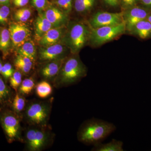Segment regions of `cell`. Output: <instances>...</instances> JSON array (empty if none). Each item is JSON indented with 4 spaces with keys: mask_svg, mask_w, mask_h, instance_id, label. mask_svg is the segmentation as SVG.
Returning a JSON list of instances; mask_svg holds the SVG:
<instances>
[{
    "mask_svg": "<svg viewBox=\"0 0 151 151\" xmlns=\"http://www.w3.org/2000/svg\"><path fill=\"white\" fill-rule=\"evenodd\" d=\"M116 129L113 123L93 118L81 124L77 133V138L85 145L94 146L102 142Z\"/></svg>",
    "mask_w": 151,
    "mask_h": 151,
    "instance_id": "1",
    "label": "cell"
},
{
    "mask_svg": "<svg viewBox=\"0 0 151 151\" xmlns=\"http://www.w3.org/2000/svg\"><path fill=\"white\" fill-rule=\"evenodd\" d=\"M35 87V80L34 78L32 77H29L25 78L22 81L17 92L23 96L28 95L31 93Z\"/></svg>",
    "mask_w": 151,
    "mask_h": 151,
    "instance_id": "25",
    "label": "cell"
},
{
    "mask_svg": "<svg viewBox=\"0 0 151 151\" xmlns=\"http://www.w3.org/2000/svg\"><path fill=\"white\" fill-rule=\"evenodd\" d=\"M53 139L47 127L30 126L25 132L23 140L27 150L40 151L49 146Z\"/></svg>",
    "mask_w": 151,
    "mask_h": 151,
    "instance_id": "5",
    "label": "cell"
},
{
    "mask_svg": "<svg viewBox=\"0 0 151 151\" xmlns=\"http://www.w3.org/2000/svg\"><path fill=\"white\" fill-rule=\"evenodd\" d=\"M67 46L60 43L55 44L43 47L39 51V58L42 61H49L56 60L65 59L67 58Z\"/></svg>",
    "mask_w": 151,
    "mask_h": 151,
    "instance_id": "10",
    "label": "cell"
},
{
    "mask_svg": "<svg viewBox=\"0 0 151 151\" xmlns=\"http://www.w3.org/2000/svg\"><path fill=\"white\" fill-rule=\"evenodd\" d=\"M130 32L142 39H146L150 38L151 23L147 19L141 21L135 25Z\"/></svg>",
    "mask_w": 151,
    "mask_h": 151,
    "instance_id": "17",
    "label": "cell"
},
{
    "mask_svg": "<svg viewBox=\"0 0 151 151\" xmlns=\"http://www.w3.org/2000/svg\"><path fill=\"white\" fill-rule=\"evenodd\" d=\"M97 0H74V7L78 13L87 14L92 12L97 4Z\"/></svg>",
    "mask_w": 151,
    "mask_h": 151,
    "instance_id": "20",
    "label": "cell"
},
{
    "mask_svg": "<svg viewBox=\"0 0 151 151\" xmlns=\"http://www.w3.org/2000/svg\"><path fill=\"white\" fill-rule=\"evenodd\" d=\"M106 6L111 8H116L120 6L121 0H103Z\"/></svg>",
    "mask_w": 151,
    "mask_h": 151,
    "instance_id": "33",
    "label": "cell"
},
{
    "mask_svg": "<svg viewBox=\"0 0 151 151\" xmlns=\"http://www.w3.org/2000/svg\"><path fill=\"white\" fill-rule=\"evenodd\" d=\"M32 14V11L27 8H23L17 10L14 16L17 21L24 22L30 18Z\"/></svg>",
    "mask_w": 151,
    "mask_h": 151,
    "instance_id": "26",
    "label": "cell"
},
{
    "mask_svg": "<svg viewBox=\"0 0 151 151\" xmlns=\"http://www.w3.org/2000/svg\"><path fill=\"white\" fill-rule=\"evenodd\" d=\"M15 70L9 63H6L3 65L1 73L6 80H8L13 74Z\"/></svg>",
    "mask_w": 151,
    "mask_h": 151,
    "instance_id": "29",
    "label": "cell"
},
{
    "mask_svg": "<svg viewBox=\"0 0 151 151\" xmlns=\"http://www.w3.org/2000/svg\"><path fill=\"white\" fill-rule=\"evenodd\" d=\"M139 5L151 11V0H139Z\"/></svg>",
    "mask_w": 151,
    "mask_h": 151,
    "instance_id": "34",
    "label": "cell"
},
{
    "mask_svg": "<svg viewBox=\"0 0 151 151\" xmlns=\"http://www.w3.org/2000/svg\"><path fill=\"white\" fill-rule=\"evenodd\" d=\"M22 81V74L19 70H15L13 75L9 78L10 85L11 88L17 92L19 86L21 84Z\"/></svg>",
    "mask_w": 151,
    "mask_h": 151,
    "instance_id": "27",
    "label": "cell"
},
{
    "mask_svg": "<svg viewBox=\"0 0 151 151\" xmlns=\"http://www.w3.org/2000/svg\"><path fill=\"white\" fill-rule=\"evenodd\" d=\"M42 12H40L35 22V35L36 38L38 40L45 33L53 28Z\"/></svg>",
    "mask_w": 151,
    "mask_h": 151,
    "instance_id": "16",
    "label": "cell"
},
{
    "mask_svg": "<svg viewBox=\"0 0 151 151\" xmlns=\"http://www.w3.org/2000/svg\"><path fill=\"white\" fill-rule=\"evenodd\" d=\"M29 0H13L14 5L16 6L22 7L27 5Z\"/></svg>",
    "mask_w": 151,
    "mask_h": 151,
    "instance_id": "35",
    "label": "cell"
},
{
    "mask_svg": "<svg viewBox=\"0 0 151 151\" xmlns=\"http://www.w3.org/2000/svg\"><path fill=\"white\" fill-rule=\"evenodd\" d=\"M11 41L9 29H4L2 30L0 33V50L2 52L5 56L8 54Z\"/></svg>",
    "mask_w": 151,
    "mask_h": 151,
    "instance_id": "24",
    "label": "cell"
},
{
    "mask_svg": "<svg viewBox=\"0 0 151 151\" xmlns=\"http://www.w3.org/2000/svg\"><path fill=\"white\" fill-rule=\"evenodd\" d=\"M3 65L2 64V63L1 62V60H0V73H1V70L2 67Z\"/></svg>",
    "mask_w": 151,
    "mask_h": 151,
    "instance_id": "38",
    "label": "cell"
},
{
    "mask_svg": "<svg viewBox=\"0 0 151 151\" xmlns=\"http://www.w3.org/2000/svg\"><path fill=\"white\" fill-rule=\"evenodd\" d=\"M147 19L150 23L151 24V12L150 14L147 17Z\"/></svg>",
    "mask_w": 151,
    "mask_h": 151,
    "instance_id": "37",
    "label": "cell"
},
{
    "mask_svg": "<svg viewBox=\"0 0 151 151\" xmlns=\"http://www.w3.org/2000/svg\"><path fill=\"white\" fill-rule=\"evenodd\" d=\"M64 60L58 75L54 81L57 88L66 87L77 83L86 76L87 68L77 54Z\"/></svg>",
    "mask_w": 151,
    "mask_h": 151,
    "instance_id": "2",
    "label": "cell"
},
{
    "mask_svg": "<svg viewBox=\"0 0 151 151\" xmlns=\"http://www.w3.org/2000/svg\"><path fill=\"white\" fill-rule=\"evenodd\" d=\"M91 27L83 23L76 22L69 26L65 37V45L71 53L77 54L89 42Z\"/></svg>",
    "mask_w": 151,
    "mask_h": 151,
    "instance_id": "4",
    "label": "cell"
},
{
    "mask_svg": "<svg viewBox=\"0 0 151 151\" xmlns=\"http://www.w3.org/2000/svg\"><path fill=\"white\" fill-rule=\"evenodd\" d=\"M126 31L125 22L116 25L92 28L89 42L94 46H98L111 41Z\"/></svg>",
    "mask_w": 151,
    "mask_h": 151,
    "instance_id": "7",
    "label": "cell"
},
{
    "mask_svg": "<svg viewBox=\"0 0 151 151\" xmlns=\"http://www.w3.org/2000/svg\"><path fill=\"white\" fill-rule=\"evenodd\" d=\"M11 107L14 113L21 117L22 112L24 111L26 107V100L24 96L17 92L14 96Z\"/></svg>",
    "mask_w": 151,
    "mask_h": 151,
    "instance_id": "22",
    "label": "cell"
},
{
    "mask_svg": "<svg viewBox=\"0 0 151 151\" xmlns=\"http://www.w3.org/2000/svg\"><path fill=\"white\" fill-rule=\"evenodd\" d=\"M123 142L122 141L113 139L110 142L106 144L99 143L95 145L91 151H124Z\"/></svg>",
    "mask_w": 151,
    "mask_h": 151,
    "instance_id": "19",
    "label": "cell"
},
{
    "mask_svg": "<svg viewBox=\"0 0 151 151\" xmlns=\"http://www.w3.org/2000/svg\"><path fill=\"white\" fill-rule=\"evenodd\" d=\"M21 116L8 108L0 111V124L9 143L22 142Z\"/></svg>",
    "mask_w": 151,
    "mask_h": 151,
    "instance_id": "6",
    "label": "cell"
},
{
    "mask_svg": "<svg viewBox=\"0 0 151 151\" xmlns=\"http://www.w3.org/2000/svg\"><path fill=\"white\" fill-rule=\"evenodd\" d=\"M10 13L9 6L3 5L0 7V23L5 24L8 21Z\"/></svg>",
    "mask_w": 151,
    "mask_h": 151,
    "instance_id": "30",
    "label": "cell"
},
{
    "mask_svg": "<svg viewBox=\"0 0 151 151\" xmlns=\"http://www.w3.org/2000/svg\"><path fill=\"white\" fill-rule=\"evenodd\" d=\"M9 30L11 41L15 47H19L26 42L30 40L31 32L29 29L21 23L11 24Z\"/></svg>",
    "mask_w": 151,
    "mask_h": 151,
    "instance_id": "11",
    "label": "cell"
},
{
    "mask_svg": "<svg viewBox=\"0 0 151 151\" xmlns=\"http://www.w3.org/2000/svg\"><path fill=\"white\" fill-rule=\"evenodd\" d=\"M35 92L38 97L45 99L49 97L52 93L51 85L47 81L40 82L35 86Z\"/></svg>",
    "mask_w": 151,
    "mask_h": 151,
    "instance_id": "23",
    "label": "cell"
},
{
    "mask_svg": "<svg viewBox=\"0 0 151 151\" xmlns=\"http://www.w3.org/2000/svg\"><path fill=\"white\" fill-rule=\"evenodd\" d=\"M14 96L11 87L0 76V111L11 106Z\"/></svg>",
    "mask_w": 151,
    "mask_h": 151,
    "instance_id": "15",
    "label": "cell"
},
{
    "mask_svg": "<svg viewBox=\"0 0 151 151\" xmlns=\"http://www.w3.org/2000/svg\"><path fill=\"white\" fill-rule=\"evenodd\" d=\"M123 12L126 31L130 32L137 23L147 19L151 11L138 5Z\"/></svg>",
    "mask_w": 151,
    "mask_h": 151,
    "instance_id": "9",
    "label": "cell"
},
{
    "mask_svg": "<svg viewBox=\"0 0 151 151\" xmlns=\"http://www.w3.org/2000/svg\"><path fill=\"white\" fill-rule=\"evenodd\" d=\"M44 13L54 27H63L67 22L68 14L58 8L49 6Z\"/></svg>",
    "mask_w": 151,
    "mask_h": 151,
    "instance_id": "12",
    "label": "cell"
},
{
    "mask_svg": "<svg viewBox=\"0 0 151 151\" xmlns=\"http://www.w3.org/2000/svg\"><path fill=\"white\" fill-rule=\"evenodd\" d=\"M33 62L27 57L18 54L14 60V65L17 70L27 74L32 69Z\"/></svg>",
    "mask_w": 151,
    "mask_h": 151,
    "instance_id": "18",
    "label": "cell"
},
{
    "mask_svg": "<svg viewBox=\"0 0 151 151\" xmlns=\"http://www.w3.org/2000/svg\"><path fill=\"white\" fill-rule=\"evenodd\" d=\"M139 0H121L120 6L123 11L139 5Z\"/></svg>",
    "mask_w": 151,
    "mask_h": 151,
    "instance_id": "32",
    "label": "cell"
},
{
    "mask_svg": "<svg viewBox=\"0 0 151 151\" xmlns=\"http://www.w3.org/2000/svg\"><path fill=\"white\" fill-rule=\"evenodd\" d=\"M10 0H0V5L9 6Z\"/></svg>",
    "mask_w": 151,
    "mask_h": 151,
    "instance_id": "36",
    "label": "cell"
},
{
    "mask_svg": "<svg viewBox=\"0 0 151 151\" xmlns=\"http://www.w3.org/2000/svg\"><path fill=\"white\" fill-rule=\"evenodd\" d=\"M53 98L45 101H35L28 103L23 116L29 126L47 127Z\"/></svg>",
    "mask_w": 151,
    "mask_h": 151,
    "instance_id": "3",
    "label": "cell"
},
{
    "mask_svg": "<svg viewBox=\"0 0 151 151\" xmlns=\"http://www.w3.org/2000/svg\"><path fill=\"white\" fill-rule=\"evenodd\" d=\"M65 59L47 61L46 64L41 68L40 71L42 77L45 79V81H54L60 71Z\"/></svg>",
    "mask_w": 151,
    "mask_h": 151,
    "instance_id": "13",
    "label": "cell"
},
{
    "mask_svg": "<svg viewBox=\"0 0 151 151\" xmlns=\"http://www.w3.org/2000/svg\"><path fill=\"white\" fill-rule=\"evenodd\" d=\"M124 22L123 12L112 13L106 12H97L92 16L89 21L92 28L116 25Z\"/></svg>",
    "mask_w": 151,
    "mask_h": 151,
    "instance_id": "8",
    "label": "cell"
},
{
    "mask_svg": "<svg viewBox=\"0 0 151 151\" xmlns=\"http://www.w3.org/2000/svg\"><path fill=\"white\" fill-rule=\"evenodd\" d=\"M63 28L53 27L50 29L39 40V44L46 47L58 43L63 36Z\"/></svg>",
    "mask_w": 151,
    "mask_h": 151,
    "instance_id": "14",
    "label": "cell"
},
{
    "mask_svg": "<svg viewBox=\"0 0 151 151\" xmlns=\"http://www.w3.org/2000/svg\"><path fill=\"white\" fill-rule=\"evenodd\" d=\"M55 4L65 13H70L73 8V0H56Z\"/></svg>",
    "mask_w": 151,
    "mask_h": 151,
    "instance_id": "28",
    "label": "cell"
},
{
    "mask_svg": "<svg viewBox=\"0 0 151 151\" xmlns=\"http://www.w3.org/2000/svg\"><path fill=\"white\" fill-rule=\"evenodd\" d=\"M18 54L27 57L33 62L36 59L37 51L35 45L30 40L27 41L18 50Z\"/></svg>",
    "mask_w": 151,
    "mask_h": 151,
    "instance_id": "21",
    "label": "cell"
},
{
    "mask_svg": "<svg viewBox=\"0 0 151 151\" xmlns=\"http://www.w3.org/2000/svg\"><path fill=\"white\" fill-rule=\"evenodd\" d=\"M33 6L39 12L45 11L49 6L47 0H32Z\"/></svg>",
    "mask_w": 151,
    "mask_h": 151,
    "instance_id": "31",
    "label": "cell"
}]
</instances>
